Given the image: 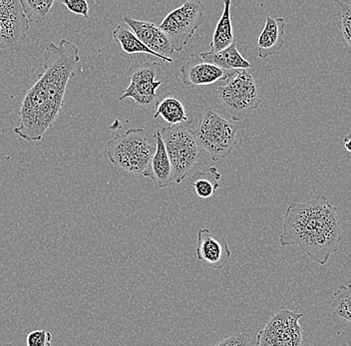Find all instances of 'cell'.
<instances>
[{
    "instance_id": "cell-19",
    "label": "cell",
    "mask_w": 351,
    "mask_h": 346,
    "mask_svg": "<svg viewBox=\"0 0 351 346\" xmlns=\"http://www.w3.org/2000/svg\"><path fill=\"white\" fill-rule=\"evenodd\" d=\"M159 116L163 118L169 126L186 123L188 121L185 107L173 94H166L162 100L158 102L157 110L154 114V118H158Z\"/></svg>"
},
{
    "instance_id": "cell-12",
    "label": "cell",
    "mask_w": 351,
    "mask_h": 346,
    "mask_svg": "<svg viewBox=\"0 0 351 346\" xmlns=\"http://www.w3.org/2000/svg\"><path fill=\"white\" fill-rule=\"evenodd\" d=\"M196 253L197 260L215 269H223L232 258L225 238H217L208 229L199 230L197 233Z\"/></svg>"
},
{
    "instance_id": "cell-26",
    "label": "cell",
    "mask_w": 351,
    "mask_h": 346,
    "mask_svg": "<svg viewBox=\"0 0 351 346\" xmlns=\"http://www.w3.org/2000/svg\"><path fill=\"white\" fill-rule=\"evenodd\" d=\"M62 3L69 12L81 15L84 18L89 17V5L86 0H63Z\"/></svg>"
},
{
    "instance_id": "cell-24",
    "label": "cell",
    "mask_w": 351,
    "mask_h": 346,
    "mask_svg": "<svg viewBox=\"0 0 351 346\" xmlns=\"http://www.w3.org/2000/svg\"><path fill=\"white\" fill-rule=\"evenodd\" d=\"M52 335L45 330H36L26 337V346H51Z\"/></svg>"
},
{
    "instance_id": "cell-8",
    "label": "cell",
    "mask_w": 351,
    "mask_h": 346,
    "mask_svg": "<svg viewBox=\"0 0 351 346\" xmlns=\"http://www.w3.org/2000/svg\"><path fill=\"white\" fill-rule=\"evenodd\" d=\"M304 315L287 308L274 313L256 335V346H306L298 323Z\"/></svg>"
},
{
    "instance_id": "cell-18",
    "label": "cell",
    "mask_w": 351,
    "mask_h": 346,
    "mask_svg": "<svg viewBox=\"0 0 351 346\" xmlns=\"http://www.w3.org/2000/svg\"><path fill=\"white\" fill-rule=\"evenodd\" d=\"M230 6H232L230 0H226L223 2V13L213 34L210 52L221 51L234 43V29L230 21Z\"/></svg>"
},
{
    "instance_id": "cell-4",
    "label": "cell",
    "mask_w": 351,
    "mask_h": 346,
    "mask_svg": "<svg viewBox=\"0 0 351 346\" xmlns=\"http://www.w3.org/2000/svg\"><path fill=\"white\" fill-rule=\"evenodd\" d=\"M230 119L243 121L260 106L261 89L247 70L237 69L230 72L223 85L217 89Z\"/></svg>"
},
{
    "instance_id": "cell-15",
    "label": "cell",
    "mask_w": 351,
    "mask_h": 346,
    "mask_svg": "<svg viewBox=\"0 0 351 346\" xmlns=\"http://www.w3.org/2000/svg\"><path fill=\"white\" fill-rule=\"evenodd\" d=\"M154 139L156 142V151L143 175L153 180L158 187L167 188L173 181L172 166L159 131L154 133Z\"/></svg>"
},
{
    "instance_id": "cell-23",
    "label": "cell",
    "mask_w": 351,
    "mask_h": 346,
    "mask_svg": "<svg viewBox=\"0 0 351 346\" xmlns=\"http://www.w3.org/2000/svg\"><path fill=\"white\" fill-rule=\"evenodd\" d=\"M333 317L351 323V284L340 286L332 299Z\"/></svg>"
},
{
    "instance_id": "cell-21",
    "label": "cell",
    "mask_w": 351,
    "mask_h": 346,
    "mask_svg": "<svg viewBox=\"0 0 351 346\" xmlns=\"http://www.w3.org/2000/svg\"><path fill=\"white\" fill-rule=\"evenodd\" d=\"M28 23L39 24L43 23L51 12L53 0H19Z\"/></svg>"
},
{
    "instance_id": "cell-2",
    "label": "cell",
    "mask_w": 351,
    "mask_h": 346,
    "mask_svg": "<svg viewBox=\"0 0 351 346\" xmlns=\"http://www.w3.org/2000/svg\"><path fill=\"white\" fill-rule=\"evenodd\" d=\"M342 238L337 208L324 195L306 203H291L285 211L280 246H298L320 266L339 251Z\"/></svg>"
},
{
    "instance_id": "cell-17",
    "label": "cell",
    "mask_w": 351,
    "mask_h": 346,
    "mask_svg": "<svg viewBox=\"0 0 351 346\" xmlns=\"http://www.w3.org/2000/svg\"><path fill=\"white\" fill-rule=\"evenodd\" d=\"M114 40L117 41L122 47V49L126 52L129 55H134L137 53L149 54L161 59L167 63H173L174 60L169 57H163L158 55L155 52L151 51L144 43L136 36L135 34L132 32L131 28L129 27L125 23H120L115 30L113 32Z\"/></svg>"
},
{
    "instance_id": "cell-20",
    "label": "cell",
    "mask_w": 351,
    "mask_h": 346,
    "mask_svg": "<svg viewBox=\"0 0 351 346\" xmlns=\"http://www.w3.org/2000/svg\"><path fill=\"white\" fill-rule=\"evenodd\" d=\"M221 174L216 167H212L208 172H197L193 175L191 185L194 187L199 198L203 200L210 199L219 188Z\"/></svg>"
},
{
    "instance_id": "cell-27",
    "label": "cell",
    "mask_w": 351,
    "mask_h": 346,
    "mask_svg": "<svg viewBox=\"0 0 351 346\" xmlns=\"http://www.w3.org/2000/svg\"><path fill=\"white\" fill-rule=\"evenodd\" d=\"M343 145L346 150L351 155V131L348 134L344 136Z\"/></svg>"
},
{
    "instance_id": "cell-14",
    "label": "cell",
    "mask_w": 351,
    "mask_h": 346,
    "mask_svg": "<svg viewBox=\"0 0 351 346\" xmlns=\"http://www.w3.org/2000/svg\"><path fill=\"white\" fill-rule=\"evenodd\" d=\"M258 55L261 59L278 55L285 45V19L269 15L258 37Z\"/></svg>"
},
{
    "instance_id": "cell-10",
    "label": "cell",
    "mask_w": 351,
    "mask_h": 346,
    "mask_svg": "<svg viewBox=\"0 0 351 346\" xmlns=\"http://www.w3.org/2000/svg\"><path fill=\"white\" fill-rule=\"evenodd\" d=\"M29 30V23L19 0H0V50H19Z\"/></svg>"
},
{
    "instance_id": "cell-6",
    "label": "cell",
    "mask_w": 351,
    "mask_h": 346,
    "mask_svg": "<svg viewBox=\"0 0 351 346\" xmlns=\"http://www.w3.org/2000/svg\"><path fill=\"white\" fill-rule=\"evenodd\" d=\"M159 132L172 166L173 180L180 184L197 163L199 146L191 131L184 127H164Z\"/></svg>"
},
{
    "instance_id": "cell-7",
    "label": "cell",
    "mask_w": 351,
    "mask_h": 346,
    "mask_svg": "<svg viewBox=\"0 0 351 346\" xmlns=\"http://www.w3.org/2000/svg\"><path fill=\"white\" fill-rule=\"evenodd\" d=\"M205 10V4L199 0L186 1L165 17L159 28L168 37L175 52L183 51L203 23Z\"/></svg>"
},
{
    "instance_id": "cell-5",
    "label": "cell",
    "mask_w": 351,
    "mask_h": 346,
    "mask_svg": "<svg viewBox=\"0 0 351 346\" xmlns=\"http://www.w3.org/2000/svg\"><path fill=\"white\" fill-rule=\"evenodd\" d=\"M190 131L199 148L207 151L213 161L230 156L237 144L238 127L213 109L204 111L197 128Z\"/></svg>"
},
{
    "instance_id": "cell-11",
    "label": "cell",
    "mask_w": 351,
    "mask_h": 346,
    "mask_svg": "<svg viewBox=\"0 0 351 346\" xmlns=\"http://www.w3.org/2000/svg\"><path fill=\"white\" fill-rule=\"evenodd\" d=\"M230 72L205 62L201 56L191 54L190 58L180 69L179 77L181 82L189 88L197 86H207L219 80H227Z\"/></svg>"
},
{
    "instance_id": "cell-25",
    "label": "cell",
    "mask_w": 351,
    "mask_h": 346,
    "mask_svg": "<svg viewBox=\"0 0 351 346\" xmlns=\"http://www.w3.org/2000/svg\"><path fill=\"white\" fill-rule=\"evenodd\" d=\"M251 336L247 332L232 334L227 338H223L215 346H250Z\"/></svg>"
},
{
    "instance_id": "cell-3",
    "label": "cell",
    "mask_w": 351,
    "mask_h": 346,
    "mask_svg": "<svg viewBox=\"0 0 351 346\" xmlns=\"http://www.w3.org/2000/svg\"><path fill=\"white\" fill-rule=\"evenodd\" d=\"M155 151L156 147L149 144L144 129H130L107 143L110 162L120 171L131 174H143Z\"/></svg>"
},
{
    "instance_id": "cell-22",
    "label": "cell",
    "mask_w": 351,
    "mask_h": 346,
    "mask_svg": "<svg viewBox=\"0 0 351 346\" xmlns=\"http://www.w3.org/2000/svg\"><path fill=\"white\" fill-rule=\"evenodd\" d=\"M333 4L339 13V26L344 50L351 55V1L335 0Z\"/></svg>"
},
{
    "instance_id": "cell-9",
    "label": "cell",
    "mask_w": 351,
    "mask_h": 346,
    "mask_svg": "<svg viewBox=\"0 0 351 346\" xmlns=\"http://www.w3.org/2000/svg\"><path fill=\"white\" fill-rule=\"evenodd\" d=\"M159 72L161 66L154 61L133 65L128 71L130 84L123 92L120 101L131 98L137 106L144 108L153 105L158 99L157 90L163 83L156 80Z\"/></svg>"
},
{
    "instance_id": "cell-1",
    "label": "cell",
    "mask_w": 351,
    "mask_h": 346,
    "mask_svg": "<svg viewBox=\"0 0 351 346\" xmlns=\"http://www.w3.org/2000/svg\"><path fill=\"white\" fill-rule=\"evenodd\" d=\"M79 60L78 46L71 41L62 39L58 45H47L43 56L44 72L24 96L15 134L28 142L43 139L62 110L68 81Z\"/></svg>"
},
{
    "instance_id": "cell-16",
    "label": "cell",
    "mask_w": 351,
    "mask_h": 346,
    "mask_svg": "<svg viewBox=\"0 0 351 346\" xmlns=\"http://www.w3.org/2000/svg\"><path fill=\"white\" fill-rule=\"evenodd\" d=\"M199 56L205 62L215 65L226 71H232V70L237 69L247 70L252 68L251 63L245 60L238 51L236 43H232L229 47L221 50V51L204 52Z\"/></svg>"
},
{
    "instance_id": "cell-13",
    "label": "cell",
    "mask_w": 351,
    "mask_h": 346,
    "mask_svg": "<svg viewBox=\"0 0 351 346\" xmlns=\"http://www.w3.org/2000/svg\"><path fill=\"white\" fill-rule=\"evenodd\" d=\"M123 21L151 51L155 52L158 55L169 58L174 53V48L168 37L155 24L148 21H137L128 15L125 16Z\"/></svg>"
}]
</instances>
